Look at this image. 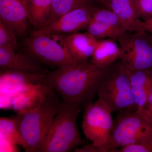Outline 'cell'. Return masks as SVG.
Here are the masks:
<instances>
[{"label":"cell","mask_w":152,"mask_h":152,"mask_svg":"<svg viewBox=\"0 0 152 152\" xmlns=\"http://www.w3.org/2000/svg\"><path fill=\"white\" fill-rule=\"evenodd\" d=\"M95 1H96L98 2L99 3H100L102 4L107 7V0H95Z\"/></svg>","instance_id":"4316f807"},{"label":"cell","mask_w":152,"mask_h":152,"mask_svg":"<svg viewBox=\"0 0 152 152\" xmlns=\"http://www.w3.org/2000/svg\"><path fill=\"white\" fill-rule=\"evenodd\" d=\"M53 0H29L28 20L38 29L48 23L51 12Z\"/></svg>","instance_id":"d6986e66"},{"label":"cell","mask_w":152,"mask_h":152,"mask_svg":"<svg viewBox=\"0 0 152 152\" xmlns=\"http://www.w3.org/2000/svg\"><path fill=\"white\" fill-rule=\"evenodd\" d=\"M1 70H15L36 73H48L41 63L27 53L0 48Z\"/></svg>","instance_id":"4fadbf2b"},{"label":"cell","mask_w":152,"mask_h":152,"mask_svg":"<svg viewBox=\"0 0 152 152\" xmlns=\"http://www.w3.org/2000/svg\"><path fill=\"white\" fill-rule=\"evenodd\" d=\"M141 27L144 31L152 34V17L146 20L142 21Z\"/></svg>","instance_id":"d4e9b609"},{"label":"cell","mask_w":152,"mask_h":152,"mask_svg":"<svg viewBox=\"0 0 152 152\" xmlns=\"http://www.w3.org/2000/svg\"><path fill=\"white\" fill-rule=\"evenodd\" d=\"M107 7L119 18L128 32L144 31L141 27L142 20L138 13L137 0H107Z\"/></svg>","instance_id":"9a60e30c"},{"label":"cell","mask_w":152,"mask_h":152,"mask_svg":"<svg viewBox=\"0 0 152 152\" xmlns=\"http://www.w3.org/2000/svg\"><path fill=\"white\" fill-rule=\"evenodd\" d=\"M121 63L128 69L152 73V34L145 31L126 32L117 39Z\"/></svg>","instance_id":"8992f818"},{"label":"cell","mask_w":152,"mask_h":152,"mask_svg":"<svg viewBox=\"0 0 152 152\" xmlns=\"http://www.w3.org/2000/svg\"><path fill=\"white\" fill-rule=\"evenodd\" d=\"M16 36L10 26L0 20V48L18 50V44Z\"/></svg>","instance_id":"7402d4cb"},{"label":"cell","mask_w":152,"mask_h":152,"mask_svg":"<svg viewBox=\"0 0 152 152\" xmlns=\"http://www.w3.org/2000/svg\"><path fill=\"white\" fill-rule=\"evenodd\" d=\"M137 9L141 20H146L152 17V0H137Z\"/></svg>","instance_id":"cb8c5ba5"},{"label":"cell","mask_w":152,"mask_h":152,"mask_svg":"<svg viewBox=\"0 0 152 152\" xmlns=\"http://www.w3.org/2000/svg\"><path fill=\"white\" fill-rule=\"evenodd\" d=\"M95 8L92 6L76 9L37 29L33 34L53 35L77 32L88 27Z\"/></svg>","instance_id":"9c48e42d"},{"label":"cell","mask_w":152,"mask_h":152,"mask_svg":"<svg viewBox=\"0 0 152 152\" xmlns=\"http://www.w3.org/2000/svg\"><path fill=\"white\" fill-rule=\"evenodd\" d=\"M46 81L28 87L10 96L11 108L18 112L29 110L37 104L49 86Z\"/></svg>","instance_id":"e0dca14e"},{"label":"cell","mask_w":152,"mask_h":152,"mask_svg":"<svg viewBox=\"0 0 152 152\" xmlns=\"http://www.w3.org/2000/svg\"><path fill=\"white\" fill-rule=\"evenodd\" d=\"M114 40L108 39L98 40L91 58L92 64L100 68H107L111 67L119 59V45Z\"/></svg>","instance_id":"ac0fdd59"},{"label":"cell","mask_w":152,"mask_h":152,"mask_svg":"<svg viewBox=\"0 0 152 152\" xmlns=\"http://www.w3.org/2000/svg\"><path fill=\"white\" fill-rule=\"evenodd\" d=\"M93 1L94 0H53L51 12L47 25L54 21L63 15L76 9L93 6Z\"/></svg>","instance_id":"44dd1931"},{"label":"cell","mask_w":152,"mask_h":152,"mask_svg":"<svg viewBox=\"0 0 152 152\" xmlns=\"http://www.w3.org/2000/svg\"><path fill=\"white\" fill-rule=\"evenodd\" d=\"M88 32L97 39L117 40L127 30L119 18L110 9L95 8L88 27Z\"/></svg>","instance_id":"30bf717a"},{"label":"cell","mask_w":152,"mask_h":152,"mask_svg":"<svg viewBox=\"0 0 152 152\" xmlns=\"http://www.w3.org/2000/svg\"><path fill=\"white\" fill-rule=\"evenodd\" d=\"M81 105L62 100L43 144L39 152H69L84 144L77 124Z\"/></svg>","instance_id":"3957f363"},{"label":"cell","mask_w":152,"mask_h":152,"mask_svg":"<svg viewBox=\"0 0 152 152\" xmlns=\"http://www.w3.org/2000/svg\"><path fill=\"white\" fill-rule=\"evenodd\" d=\"M127 70L137 109L142 110L152 93V73L147 71Z\"/></svg>","instance_id":"2e32d148"},{"label":"cell","mask_w":152,"mask_h":152,"mask_svg":"<svg viewBox=\"0 0 152 152\" xmlns=\"http://www.w3.org/2000/svg\"><path fill=\"white\" fill-rule=\"evenodd\" d=\"M143 109L152 118V93L150 95L146 104Z\"/></svg>","instance_id":"484cf974"},{"label":"cell","mask_w":152,"mask_h":152,"mask_svg":"<svg viewBox=\"0 0 152 152\" xmlns=\"http://www.w3.org/2000/svg\"><path fill=\"white\" fill-rule=\"evenodd\" d=\"M0 139L15 145L21 146L25 151L26 150V145L13 118L1 117Z\"/></svg>","instance_id":"ffe728a7"},{"label":"cell","mask_w":152,"mask_h":152,"mask_svg":"<svg viewBox=\"0 0 152 152\" xmlns=\"http://www.w3.org/2000/svg\"><path fill=\"white\" fill-rule=\"evenodd\" d=\"M48 73L1 70L0 94L12 96L28 87L43 83Z\"/></svg>","instance_id":"8fae6325"},{"label":"cell","mask_w":152,"mask_h":152,"mask_svg":"<svg viewBox=\"0 0 152 152\" xmlns=\"http://www.w3.org/2000/svg\"><path fill=\"white\" fill-rule=\"evenodd\" d=\"M97 95L112 113H123L137 110L131 90L127 69L121 62L113 67L102 83Z\"/></svg>","instance_id":"277c9868"},{"label":"cell","mask_w":152,"mask_h":152,"mask_svg":"<svg viewBox=\"0 0 152 152\" xmlns=\"http://www.w3.org/2000/svg\"></svg>","instance_id":"83f0119b"},{"label":"cell","mask_w":152,"mask_h":152,"mask_svg":"<svg viewBox=\"0 0 152 152\" xmlns=\"http://www.w3.org/2000/svg\"><path fill=\"white\" fill-rule=\"evenodd\" d=\"M112 112L99 99L85 107L82 128L85 136L92 143L99 147V152H105V147L113 131Z\"/></svg>","instance_id":"52a82bcc"},{"label":"cell","mask_w":152,"mask_h":152,"mask_svg":"<svg viewBox=\"0 0 152 152\" xmlns=\"http://www.w3.org/2000/svg\"><path fill=\"white\" fill-rule=\"evenodd\" d=\"M25 50L41 64L62 67L75 64L64 44H59L49 35L34 34L25 39Z\"/></svg>","instance_id":"ba28073f"},{"label":"cell","mask_w":152,"mask_h":152,"mask_svg":"<svg viewBox=\"0 0 152 152\" xmlns=\"http://www.w3.org/2000/svg\"><path fill=\"white\" fill-rule=\"evenodd\" d=\"M29 0H0V20L10 26L16 35L27 33Z\"/></svg>","instance_id":"7c38bea8"},{"label":"cell","mask_w":152,"mask_h":152,"mask_svg":"<svg viewBox=\"0 0 152 152\" xmlns=\"http://www.w3.org/2000/svg\"><path fill=\"white\" fill-rule=\"evenodd\" d=\"M105 152L132 143L137 139L152 133V118L144 109L119 113Z\"/></svg>","instance_id":"5b68a950"},{"label":"cell","mask_w":152,"mask_h":152,"mask_svg":"<svg viewBox=\"0 0 152 152\" xmlns=\"http://www.w3.org/2000/svg\"><path fill=\"white\" fill-rule=\"evenodd\" d=\"M98 40L87 32L70 34L63 42L75 63H78L86 61L91 58Z\"/></svg>","instance_id":"5bb4252c"},{"label":"cell","mask_w":152,"mask_h":152,"mask_svg":"<svg viewBox=\"0 0 152 152\" xmlns=\"http://www.w3.org/2000/svg\"><path fill=\"white\" fill-rule=\"evenodd\" d=\"M59 98L49 84L37 104L18 112L13 117L26 145V152L39 151L59 110L61 102Z\"/></svg>","instance_id":"7a4b0ae2"},{"label":"cell","mask_w":152,"mask_h":152,"mask_svg":"<svg viewBox=\"0 0 152 152\" xmlns=\"http://www.w3.org/2000/svg\"><path fill=\"white\" fill-rule=\"evenodd\" d=\"M114 152H152V133L140 137Z\"/></svg>","instance_id":"603a6c76"},{"label":"cell","mask_w":152,"mask_h":152,"mask_svg":"<svg viewBox=\"0 0 152 152\" xmlns=\"http://www.w3.org/2000/svg\"><path fill=\"white\" fill-rule=\"evenodd\" d=\"M112 69L100 68L86 61L57 68L48 73L46 81L62 100L73 101L86 107L92 102Z\"/></svg>","instance_id":"6da1fadb"}]
</instances>
